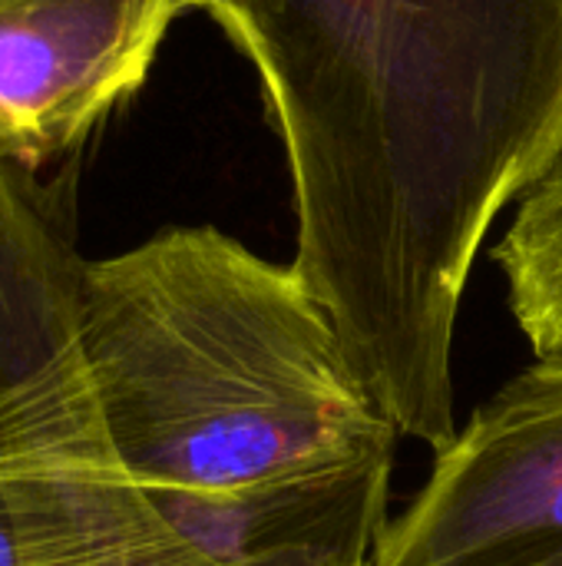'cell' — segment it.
Wrapping results in <instances>:
<instances>
[{"label": "cell", "instance_id": "cell-1", "mask_svg": "<svg viewBox=\"0 0 562 566\" xmlns=\"http://www.w3.org/2000/svg\"><path fill=\"white\" fill-rule=\"evenodd\" d=\"M255 63L295 269L401 438L454 434V332L500 212L562 149V0H202Z\"/></svg>", "mask_w": 562, "mask_h": 566}, {"label": "cell", "instance_id": "cell-2", "mask_svg": "<svg viewBox=\"0 0 562 566\" xmlns=\"http://www.w3.org/2000/svg\"><path fill=\"white\" fill-rule=\"evenodd\" d=\"M76 355L116 464L212 560L374 554L401 431L291 262L215 226L86 259Z\"/></svg>", "mask_w": 562, "mask_h": 566}, {"label": "cell", "instance_id": "cell-3", "mask_svg": "<svg viewBox=\"0 0 562 566\" xmlns=\"http://www.w3.org/2000/svg\"><path fill=\"white\" fill-rule=\"evenodd\" d=\"M371 566H562V355L533 358L434 451Z\"/></svg>", "mask_w": 562, "mask_h": 566}, {"label": "cell", "instance_id": "cell-4", "mask_svg": "<svg viewBox=\"0 0 562 566\" xmlns=\"http://www.w3.org/2000/svg\"><path fill=\"white\" fill-rule=\"evenodd\" d=\"M192 0H0V156L46 172L132 96Z\"/></svg>", "mask_w": 562, "mask_h": 566}, {"label": "cell", "instance_id": "cell-5", "mask_svg": "<svg viewBox=\"0 0 562 566\" xmlns=\"http://www.w3.org/2000/svg\"><path fill=\"white\" fill-rule=\"evenodd\" d=\"M126 478L0 464V566H212Z\"/></svg>", "mask_w": 562, "mask_h": 566}, {"label": "cell", "instance_id": "cell-6", "mask_svg": "<svg viewBox=\"0 0 562 566\" xmlns=\"http://www.w3.org/2000/svg\"><path fill=\"white\" fill-rule=\"evenodd\" d=\"M517 328L537 358L562 355V149L520 196L494 249Z\"/></svg>", "mask_w": 562, "mask_h": 566}, {"label": "cell", "instance_id": "cell-7", "mask_svg": "<svg viewBox=\"0 0 562 566\" xmlns=\"http://www.w3.org/2000/svg\"><path fill=\"white\" fill-rule=\"evenodd\" d=\"M374 554L368 551H291V554H268V557H238V560H215L212 566H371Z\"/></svg>", "mask_w": 562, "mask_h": 566}, {"label": "cell", "instance_id": "cell-8", "mask_svg": "<svg viewBox=\"0 0 562 566\" xmlns=\"http://www.w3.org/2000/svg\"><path fill=\"white\" fill-rule=\"evenodd\" d=\"M192 7H195V10H199V7H202V0H192Z\"/></svg>", "mask_w": 562, "mask_h": 566}]
</instances>
